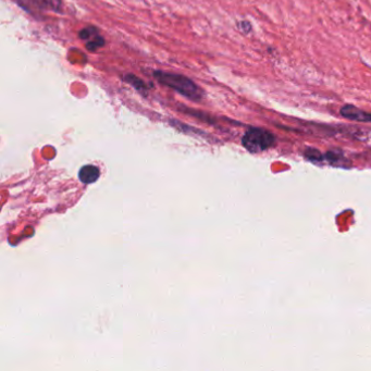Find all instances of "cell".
<instances>
[{"label": "cell", "instance_id": "cell-6", "mask_svg": "<svg viewBox=\"0 0 371 371\" xmlns=\"http://www.w3.org/2000/svg\"><path fill=\"white\" fill-rule=\"evenodd\" d=\"M16 2L27 10L31 8V4H35L36 7L43 9L47 8L48 3H49V1H46V0H16Z\"/></svg>", "mask_w": 371, "mask_h": 371}, {"label": "cell", "instance_id": "cell-3", "mask_svg": "<svg viewBox=\"0 0 371 371\" xmlns=\"http://www.w3.org/2000/svg\"><path fill=\"white\" fill-rule=\"evenodd\" d=\"M341 116L357 122H371V112L359 109L354 105H345L340 110Z\"/></svg>", "mask_w": 371, "mask_h": 371}, {"label": "cell", "instance_id": "cell-8", "mask_svg": "<svg viewBox=\"0 0 371 371\" xmlns=\"http://www.w3.org/2000/svg\"><path fill=\"white\" fill-rule=\"evenodd\" d=\"M104 44H105V40L103 38H101V37H99V36H97V37H96L93 41H91V43H88L86 45V47L91 51H95V50H97L99 47L104 46Z\"/></svg>", "mask_w": 371, "mask_h": 371}, {"label": "cell", "instance_id": "cell-9", "mask_svg": "<svg viewBox=\"0 0 371 371\" xmlns=\"http://www.w3.org/2000/svg\"><path fill=\"white\" fill-rule=\"evenodd\" d=\"M238 28L241 29L243 33L247 34L251 31V25H250V23L247 22V21H242V22L238 23Z\"/></svg>", "mask_w": 371, "mask_h": 371}, {"label": "cell", "instance_id": "cell-4", "mask_svg": "<svg viewBox=\"0 0 371 371\" xmlns=\"http://www.w3.org/2000/svg\"><path fill=\"white\" fill-rule=\"evenodd\" d=\"M100 177V171L97 167L95 166H84L81 168V170L79 172V179L80 181L84 184H92L94 182L97 181Z\"/></svg>", "mask_w": 371, "mask_h": 371}, {"label": "cell", "instance_id": "cell-2", "mask_svg": "<svg viewBox=\"0 0 371 371\" xmlns=\"http://www.w3.org/2000/svg\"><path fill=\"white\" fill-rule=\"evenodd\" d=\"M275 142H277V139H275L274 134H272L270 131L260 128L249 129L242 139L243 146L253 154L267 151L275 145Z\"/></svg>", "mask_w": 371, "mask_h": 371}, {"label": "cell", "instance_id": "cell-7", "mask_svg": "<svg viewBox=\"0 0 371 371\" xmlns=\"http://www.w3.org/2000/svg\"><path fill=\"white\" fill-rule=\"evenodd\" d=\"M305 155L308 159L311 161H320L322 160V155L320 154L319 151H317L315 148H308L306 152H305Z\"/></svg>", "mask_w": 371, "mask_h": 371}, {"label": "cell", "instance_id": "cell-1", "mask_svg": "<svg viewBox=\"0 0 371 371\" xmlns=\"http://www.w3.org/2000/svg\"><path fill=\"white\" fill-rule=\"evenodd\" d=\"M154 76L160 84L175 89V91L190 100L199 101L202 98V89L186 76L161 71L154 72Z\"/></svg>", "mask_w": 371, "mask_h": 371}, {"label": "cell", "instance_id": "cell-5", "mask_svg": "<svg viewBox=\"0 0 371 371\" xmlns=\"http://www.w3.org/2000/svg\"><path fill=\"white\" fill-rule=\"evenodd\" d=\"M125 81L130 83L132 86H134L137 89V91H139L142 94H144L147 91V87L145 85V83L141 81L140 79H137V77L134 76V75H132V74L127 75V76H125Z\"/></svg>", "mask_w": 371, "mask_h": 371}]
</instances>
